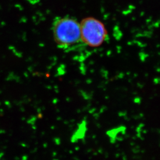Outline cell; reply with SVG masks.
<instances>
[{"instance_id":"7a4b0ae2","label":"cell","mask_w":160,"mask_h":160,"mask_svg":"<svg viewBox=\"0 0 160 160\" xmlns=\"http://www.w3.org/2000/svg\"><path fill=\"white\" fill-rule=\"evenodd\" d=\"M81 42L92 47L101 45L106 40L107 32L103 23L94 18H85L80 23Z\"/></svg>"},{"instance_id":"6da1fadb","label":"cell","mask_w":160,"mask_h":160,"mask_svg":"<svg viewBox=\"0 0 160 160\" xmlns=\"http://www.w3.org/2000/svg\"><path fill=\"white\" fill-rule=\"evenodd\" d=\"M54 41L62 48L72 47L81 42L80 23L70 17L56 18L52 24Z\"/></svg>"}]
</instances>
